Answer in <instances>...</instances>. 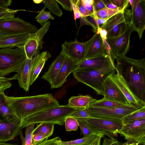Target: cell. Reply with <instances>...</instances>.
Masks as SVG:
<instances>
[{
  "label": "cell",
  "mask_w": 145,
  "mask_h": 145,
  "mask_svg": "<svg viewBox=\"0 0 145 145\" xmlns=\"http://www.w3.org/2000/svg\"><path fill=\"white\" fill-rule=\"evenodd\" d=\"M104 136V135L102 134L99 135L95 140L91 143L87 144L82 145H101V139Z\"/></svg>",
  "instance_id": "f5cc1de1"
},
{
  "label": "cell",
  "mask_w": 145,
  "mask_h": 145,
  "mask_svg": "<svg viewBox=\"0 0 145 145\" xmlns=\"http://www.w3.org/2000/svg\"><path fill=\"white\" fill-rule=\"evenodd\" d=\"M69 116L75 118L84 119L90 117L87 108H78Z\"/></svg>",
  "instance_id": "8d00e7d4"
},
{
  "label": "cell",
  "mask_w": 145,
  "mask_h": 145,
  "mask_svg": "<svg viewBox=\"0 0 145 145\" xmlns=\"http://www.w3.org/2000/svg\"><path fill=\"white\" fill-rule=\"evenodd\" d=\"M12 2L11 0H0V7L8 8Z\"/></svg>",
  "instance_id": "816d5d0a"
},
{
  "label": "cell",
  "mask_w": 145,
  "mask_h": 145,
  "mask_svg": "<svg viewBox=\"0 0 145 145\" xmlns=\"http://www.w3.org/2000/svg\"><path fill=\"white\" fill-rule=\"evenodd\" d=\"M34 61V57L31 60L26 58L19 72L10 78L11 80L18 79L19 86L27 92L30 86L31 74Z\"/></svg>",
  "instance_id": "ffe728a7"
},
{
  "label": "cell",
  "mask_w": 145,
  "mask_h": 145,
  "mask_svg": "<svg viewBox=\"0 0 145 145\" xmlns=\"http://www.w3.org/2000/svg\"><path fill=\"white\" fill-rule=\"evenodd\" d=\"M134 142L129 141V140H127L125 142H121L119 145H127L128 144Z\"/></svg>",
  "instance_id": "9f6ffc18"
},
{
  "label": "cell",
  "mask_w": 145,
  "mask_h": 145,
  "mask_svg": "<svg viewBox=\"0 0 145 145\" xmlns=\"http://www.w3.org/2000/svg\"><path fill=\"white\" fill-rule=\"evenodd\" d=\"M26 57L24 51L18 48H0V76L18 73Z\"/></svg>",
  "instance_id": "5b68a950"
},
{
  "label": "cell",
  "mask_w": 145,
  "mask_h": 145,
  "mask_svg": "<svg viewBox=\"0 0 145 145\" xmlns=\"http://www.w3.org/2000/svg\"><path fill=\"white\" fill-rule=\"evenodd\" d=\"M80 27L84 25H87L92 27L93 29L94 27L93 25L88 20L86 17L81 16L80 18Z\"/></svg>",
  "instance_id": "c3c4849f"
},
{
  "label": "cell",
  "mask_w": 145,
  "mask_h": 145,
  "mask_svg": "<svg viewBox=\"0 0 145 145\" xmlns=\"http://www.w3.org/2000/svg\"><path fill=\"white\" fill-rule=\"evenodd\" d=\"M50 24V21H49L36 32L30 35L23 47L27 59L31 60L40 54L44 43L43 41V37L48 30Z\"/></svg>",
  "instance_id": "8fae6325"
},
{
  "label": "cell",
  "mask_w": 145,
  "mask_h": 145,
  "mask_svg": "<svg viewBox=\"0 0 145 145\" xmlns=\"http://www.w3.org/2000/svg\"><path fill=\"white\" fill-rule=\"evenodd\" d=\"M90 127L97 133L104 135H115L121 129V120L90 117L85 119Z\"/></svg>",
  "instance_id": "30bf717a"
},
{
  "label": "cell",
  "mask_w": 145,
  "mask_h": 145,
  "mask_svg": "<svg viewBox=\"0 0 145 145\" xmlns=\"http://www.w3.org/2000/svg\"><path fill=\"white\" fill-rule=\"evenodd\" d=\"M76 63L66 57L57 75L51 84V88L61 87L67 81L68 75L76 69Z\"/></svg>",
  "instance_id": "44dd1931"
},
{
  "label": "cell",
  "mask_w": 145,
  "mask_h": 145,
  "mask_svg": "<svg viewBox=\"0 0 145 145\" xmlns=\"http://www.w3.org/2000/svg\"><path fill=\"white\" fill-rule=\"evenodd\" d=\"M55 125L54 123H40L34 129L33 133H40L48 138L53 134Z\"/></svg>",
  "instance_id": "f1b7e54d"
},
{
  "label": "cell",
  "mask_w": 145,
  "mask_h": 145,
  "mask_svg": "<svg viewBox=\"0 0 145 145\" xmlns=\"http://www.w3.org/2000/svg\"><path fill=\"white\" fill-rule=\"evenodd\" d=\"M142 107L130 104L121 107L110 108L89 106L87 109L90 117L121 120L125 116Z\"/></svg>",
  "instance_id": "8992f818"
},
{
  "label": "cell",
  "mask_w": 145,
  "mask_h": 145,
  "mask_svg": "<svg viewBox=\"0 0 145 145\" xmlns=\"http://www.w3.org/2000/svg\"><path fill=\"white\" fill-rule=\"evenodd\" d=\"M38 28L29 22L14 17L0 20V34L27 33L36 32Z\"/></svg>",
  "instance_id": "9c48e42d"
},
{
  "label": "cell",
  "mask_w": 145,
  "mask_h": 145,
  "mask_svg": "<svg viewBox=\"0 0 145 145\" xmlns=\"http://www.w3.org/2000/svg\"><path fill=\"white\" fill-rule=\"evenodd\" d=\"M104 96L105 99L114 101L122 104H130L121 90L111 79L109 77L103 85Z\"/></svg>",
  "instance_id": "ac0fdd59"
},
{
  "label": "cell",
  "mask_w": 145,
  "mask_h": 145,
  "mask_svg": "<svg viewBox=\"0 0 145 145\" xmlns=\"http://www.w3.org/2000/svg\"><path fill=\"white\" fill-rule=\"evenodd\" d=\"M144 118H145V107L125 116L121 120L123 125H125Z\"/></svg>",
  "instance_id": "83f0119b"
},
{
  "label": "cell",
  "mask_w": 145,
  "mask_h": 145,
  "mask_svg": "<svg viewBox=\"0 0 145 145\" xmlns=\"http://www.w3.org/2000/svg\"><path fill=\"white\" fill-rule=\"evenodd\" d=\"M131 10L127 8L108 19L100 26L107 31V37H113L124 32L131 22Z\"/></svg>",
  "instance_id": "ba28073f"
},
{
  "label": "cell",
  "mask_w": 145,
  "mask_h": 145,
  "mask_svg": "<svg viewBox=\"0 0 145 145\" xmlns=\"http://www.w3.org/2000/svg\"><path fill=\"white\" fill-rule=\"evenodd\" d=\"M51 57L50 53L44 51L34 57V61L31 70L30 81V86L37 78L46 62Z\"/></svg>",
  "instance_id": "7402d4cb"
},
{
  "label": "cell",
  "mask_w": 145,
  "mask_h": 145,
  "mask_svg": "<svg viewBox=\"0 0 145 145\" xmlns=\"http://www.w3.org/2000/svg\"><path fill=\"white\" fill-rule=\"evenodd\" d=\"M55 1L59 3L64 9L67 11H72V4L70 0H56Z\"/></svg>",
  "instance_id": "f6af8a7d"
},
{
  "label": "cell",
  "mask_w": 145,
  "mask_h": 145,
  "mask_svg": "<svg viewBox=\"0 0 145 145\" xmlns=\"http://www.w3.org/2000/svg\"><path fill=\"white\" fill-rule=\"evenodd\" d=\"M106 7L111 9H116L119 8L112 3L110 0H103Z\"/></svg>",
  "instance_id": "11a10c76"
},
{
  "label": "cell",
  "mask_w": 145,
  "mask_h": 145,
  "mask_svg": "<svg viewBox=\"0 0 145 145\" xmlns=\"http://www.w3.org/2000/svg\"><path fill=\"white\" fill-rule=\"evenodd\" d=\"M110 62L112 63L107 55L86 59L79 63H76V69H99L104 67Z\"/></svg>",
  "instance_id": "603a6c76"
},
{
  "label": "cell",
  "mask_w": 145,
  "mask_h": 145,
  "mask_svg": "<svg viewBox=\"0 0 145 145\" xmlns=\"http://www.w3.org/2000/svg\"><path fill=\"white\" fill-rule=\"evenodd\" d=\"M133 31L132 25L129 24L125 31L121 34L113 37H107L106 41L108 45L112 59L126 56L130 47V38Z\"/></svg>",
  "instance_id": "52a82bcc"
},
{
  "label": "cell",
  "mask_w": 145,
  "mask_h": 145,
  "mask_svg": "<svg viewBox=\"0 0 145 145\" xmlns=\"http://www.w3.org/2000/svg\"><path fill=\"white\" fill-rule=\"evenodd\" d=\"M61 47V52L74 62L78 63L84 59L86 41L80 42L76 39L69 42L65 41L62 44Z\"/></svg>",
  "instance_id": "9a60e30c"
},
{
  "label": "cell",
  "mask_w": 145,
  "mask_h": 145,
  "mask_svg": "<svg viewBox=\"0 0 145 145\" xmlns=\"http://www.w3.org/2000/svg\"><path fill=\"white\" fill-rule=\"evenodd\" d=\"M95 33L99 34L103 40H106L107 39V32L105 29L99 27L97 29Z\"/></svg>",
  "instance_id": "681fc988"
},
{
  "label": "cell",
  "mask_w": 145,
  "mask_h": 145,
  "mask_svg": "<svg viewBox=\"0 0 145 145\" xmlns=\"http://www.w3.org/2000/svg\"><path fill=\"white\" fill-rule=\"evenodd\" d=\"M78 108L67 105L46 109L32 114L22 121V129L31 124L48 123L63 125L66 118Z\"/></svg>",
  "instance_id": "277c9868"
},
{
  "label": "cell",
  "mask_w": 145,
  "mask_h": 145,
  "mask_svg": "<svg viewBox=\"0 0 145 145\" xmlns=\"http://www.w3.org/2000/svg\"><path fill=\"white\" fill-rule=\"evenodd\" d=\"M83 5L89 11L93 14V5L94 0H81Z\"/></svg>",
  "instance_id": "7dc6e473"
},
{
  "label": "cell",
  "mask_w": 145,
  "mask_h": 145,
  "mask_svg": "<svg viewBox=\"0 0 145 145\" xmlns=\"http://www.w3.org/2000/svg\"><path fill=\"white\" fill-rule=\"evenodd\" d=\"M64 123L67 131H76L78 129V124L75 118L68 116L66 118Z\"/></svg>",
  "instance_id": "d590c367"
},
{
  "label": "cell",
  "mask_w": 145,
  "mask_h": 145,
  "mask_svg": "<svg viewBox=\"0 0 145 145\" xmlns=\"http://www.w3.org/2000/svg\"><path fill=\"white\" fill-rule=\"evenodd\" d=\"M96 100L89 95H80L71 97L69 100L67 105L76 108H87Z\"/></svg>",
  "instance_id": "d4e9b609"
},
{
  "label": "cell",
  "mask_w": 145,
  "mask_h": 145,
  "mask_svg": "<svg viewBox=\"0 0 145 145\" xmlns=\"http://www.w3.org/2000/svg\"><path fill=\"white\" fill-rule=\"evenodd\" d=\"M118 133L124 137L127 140L145 145V118L123 125Z\"/></svg>",
  "instance_id": "7c38bea8"
},
{
  "label": "cell",
  "mask_w": 145,
  "mask_h": 145,
  "mask_svg": "<svg viewBox=\"0 0 145 145\" xmlns=\"http://www.w3.org/2000/svg\"><path fill=\"white\" fill-rule=\"evenodd\" d=\"M115 71H115L109 77L121 90L129 102L135 106L145 107V103L139 100L132 93L125 80L116 68Z\"/></svg>",
  "instance_id": "e0dca14e"
},
{
  "label": "cell",
  "mask_w": 145,
  "mask_h": 145,
  "mask_svg": "<svg viewBox=\"0 0 145 145\" xmlns=\"http://www.w3.org/2000/svg\"><path fill=\"white\" fill-rule=\"evenodd\" d=\"M139 143L136 142H134L131 143L127 145H138Z\"/></svg>",
  "instance_id": "94428289"
},
{
  "label": "cell",
  "mask_w": 145,
  "mask_h": 145,
  "mask_svg": "<svg viewBox=\"0 0 145 145\" xmlns=\"http://www.w3.org/2000/svg\"><path fill=\"white\" fill-rule=\"evenodd\" d=\"M74 4L75 5L81 14V16L86 17L93 15V14L87 9L83 5L81 0H78L77 3L75 4Z\"/></svg>",
  "instance_id": "ab89813d"
},
{
  "label": "cell",
  "mask_w": 145,
  "mask_h": 145,
  "mask_svg": "<svg viewBox=\"0 0 145 145\" xmlns=\"http://www.w3.org/2000/svg\"><path fill=\"white\" fill-rule=\"evenodd\" d=\"M101 134H91L80 139L68 141H60L58 145H82L90 144Z\"/></svg>",
  "instance_id": "4316f807"
},
{
  "label": "cell",
  "mask_w": 145,
  "mask_h": 145,
  "mask_svg": "<svg viewBox=\"0 0 145 145\" xmlns=\"http://www.w3.org/2000/svg\"><path fill=\"white\" fill-rule=\"evenodd\" d=\"M110 0L118 8L125 9L127 8L129 6L128 0Z\"/></svg>",
  "instance_id": "ee69618b"
},
{
  "label": "cell",
  "mask_w": 145,
  "mask_h": 145,
  "mask_svg": "<svg viewBox=\"0 0 145 145\" xmlns=\"http://www.w3.org/2000/svg\"><path fill=\"white\" fill-rule=\"evenodd\" d=\"M35 124L28 125L26 127L25 137L24 136L21 130L19 135L22 142V145H32V136L34 129Z\"/></svg>",
  "instance_id": "4dcf8cb0"
},
{
  "label": "cell",
  "mask_w": 145,
  "mask_h": 145,
  "mask_svg": "<svg viewBox=\"0 0 145 145\" xmlns=\"http://www.w3.org/2000/svg\"><path fill=\"white\" fill-rule=\"evenodd\" d=\"M116 60V68L131 91L145 103V58L136 59L125 56Z\"/></svg>",
  "instance_id": "6da1fadb"
},
{
  "label": "cell",
  "mask_w": 145,
  "mask_h": 145,
  "mask_svg": "<svg viewBox=\"0 0 145 145\" xmlns=\"http://www.w3.org/2000/svg\"><path fill=\"white\" fill-rule=\"evenodd\" d=\"M46 8L44 7L35 18L37 21L42 26L48 22L49 20H54L55 18L51 14V12L50 11H46L45 10Z\"/></svg>",
  "instance_id": "836d02e7"
},
{
  "label": "cell",
  "mask_w": 145,
  "mask_h": 145,
  "mask_svg": "<svg viewBox=\"0 0 145 145\" xmlns=\"http://www.w3.org/2000/svg\"><path fill=\"white\" fill-rule=\"evenodd\" d=\"M10 78L0 76V92H4L7 89L10 88L12 84L10 82Z\"/></svg>",
  "instance_id": "f35d334b"
},
{
  "label": "cell",
  "mask_w": 145,
  "mask_h": 145,
  "mask_svg": "<svg viewBox=\"0 0 145 145\" xmlns=\"http://www.w3.org/2000/svg\"><path fill=\"white\" fill-rule=\"evenodd\" d=\"M125 9L119 8L116 9H112L106 7L96 12L94 14L98 17L104 19H108L114 15L124 11Z\"/></svg>",
  "instance_id": "1f68e13d"
},
{
  "label": "cell",
  "mask_w": 145,
  "mask_h": 145,
  "mask_svg": "<svg viewBox=\"0 0 145 145\" xmlns=\"http://www.w3.org/2000/svg\"><path fill=\"white\" fill-rule=\"evenodd\" d=\"M22 121L17 117L0 120V142L12 140L19 135Z\"/></svg>",
  "instance_id": "5bb4252c"
},
{
  "label": "cell",
  "mask_w": 145,
  "mask_h": 145,
  "mask_svg": "<svg viewBox=\"0 0 145 145\" xmlns=\"http://www.w3.org/2000/svg\"><path fill=\"white\" fill-rule=\"evenodd\" d=\"M66 56L61 52L49 66L48 70L41 77L50 85L53 83L60 69Z\"/></svg>",
  "instance_id": "cb8c5ba5"
},
{
  "label": "cell",
  "mask_w": 145,
  "mask_h": 145,
  "mask_svg": "<svg viewBox=\"0 0 145 145\" xmlns=\"http://www.w3.org/2000/svg\"><path fill=\"white\" fill-rule=\"evenodd\" d=\"M43 0H33V2L36 4H39L42 2Z\"/></svg>",
  "instance_id": "680465c9"
},
{
  "label": "cell",
  "mask_w": 145,
  "mask_h": 145,
  "mask_svg": "<svg viewBox=\"0 0 145 145\" xmlns=\"http://www.w3.org/2000/svg\"><path fill=\"white\" fill-rule=\"evenodd\" d=\"M128 1L130 4L131 5V8H132L133 5L134 0H128Z\"/></svg>",
  "instance_id": "91938a15"
},
{
  "label": "cell",
  "mask_w": 145,
  "mask_h": 145,
  "mask_svg": "<svg viewBox=\"0 0 145 145\" xmlns=\"http://www.w3.org/2000/svg\"><path fill=\"white\" fill-rule=\"evenodd\" d=\"M25 10H14L8 8L0 13V20H4L15 17V15L20 11Z\"/></svg>",
  "instance_id": "74e56055"
},
{
  "label": "cell",
  "mask_w": 145,
  "mask_h": 145,
  "mask_svg": "<svg viewBox=\"0 0 145 145\" xmlns=\"http://www.w3.org/2000/svg\"><path fill=\"white\" fill-rule=\"evenodd\" d=\"M86 42L85 59L107 56L104 42L99 34H95Z\"/></svg>",
  "instance_id": "2e32d148"
},
{
  "label": "cell",
  "mask_w": 145,
  "mask_h": 145,
  "mask_svg": "<svg viewBox=\"0 0 145 145\" xmlns=\"http://www.w3.org/2000/svg\"><path fill=\"white\" fill-rule=\"evenodd\" d=\"M93 6V12L106 7L103 0H94Z\"/></svg>",
  "instance_id": "bcb514c9"
},
{
  "label": "cell",
  "mask_w": 145,
  "mask_h": 145,
  "mask_svg": "<svg viewBox=\"0 0 145 145\" xmlns=\"http://www.w3.org/2000/svg\"><path fill=\"white\" fill-rule=\"evenodd\" d=\"M46 137L43 135L39 133H33L32 145H36L43 141Z\"/></svg>",
  "instance_id": "7bdbcfd3"
},
{
  "label": "cell",
  "mask_w": 145,
  "mask_h": 145,
  "mask_svg": "<svg viewBox=\"0 0 145 145\" xmlns=\"http://www.w3.org/2000/svg\"><path fill=\"white\" fill-rule=\"evenodd\" d=\"M88 20L93 25L94 31L95 33L97 31L98 29L96 22L93 15L86 17Z\"/></svg>",
  "instance_id": "db71d44e"
},
{
  "label": "cell",
  "mask_w": 145,
  "mask_h": 145,
  "mask_svg": "<svg viewBox=\"0 0 145 145\" xmlns=\"http://www.w3.org/2000/svg\"><path fill=\"white\" fill-rule=\"evenodd\" d=\"M0 145H19L16 144L6 143H5L0 142Z\"/></svg>",
  "instance_id": "6f0895ef"
},
{
  "label": "cell",
  "mask_w": 145,
  "mask_h": 145,
  "mask_svg": "<svg viewBox=\"0 0 145 145\" xmlns=\"http://www.w3.org/2000/svg\"><path fill=\"white\" fill-rule=\"evenodd\" d=\"M131 23L133 31L137 32L141 40L145 29V0H134L131 10Z\"/></svg>",
  "instance_id": "4fadbf2b"
},
{
  "label": "cell",
  "mask_w": 145,
  "mask_h": 145,
  "mask_svg": "<svg viewBox=\"0 0 145 145\" xmlns=\"http://www.w3.org/2000/svg\"><path fill=\"white\" fill-rule=\"evenodd\" d=\"M42 3L44 7L48 8L52 14L59 17L62 15V10L55 0H43Z\"/></svg>",
  "instance_id": "d6a6232c"
},
{
  "label": "cell",
  "mask_w": 145,
  "mask_h": 145,
  "mask_svg": "<svg viewBox=\"0 0 145 145\" xmlns=\"http://www.w3.org/2000/svg\"><path fill=\"white\" fill-rule=\"evenodd\" d=\"M7 98L12 110L22 121L34 114L59 105V101L50 93L24 97L7 96Z\"/></svg>",
  "instance_id": "7a4b0ae2"
},
{
  "label": "cell",
  "mask_w": 145,
  "mask_h": 145,
  "mask_svg": "<svg viewBox=\"0 0 145 145\" xmlns=\"http://www.w3.org/2000/svg\"><path fill=\"white\" fill-rule=\"evenodd\" d=\"M30 35L27 33L0 34V48L16 47L23 50V46Z\"/></svg>",
  "instance_id": "d6986e66"
},
{
  "label": "cell",
  "mask_w": 145,
  "mask_h": 145,
  "mask_svg": "<svg viewBox=\"0 0 145 145\" xmlns=\"http://www.w3.org/2000/svg\"><path fill=\"white\" fill-rule=\"evenodd\" d=\"M126 105L117 102L107 100L103 98L101 99H97L89 106L102 108H110L121 107Z\"/></svg>",
  "instance_id": "f546056e"
},
{
  "label": "cell",
  "mask_w": 145,
  "mask_h": 145,
  "mask_svg": "<svg viewBox=\"0 0 145 145\" xmlns=\"http://www.w3.org/2000/svg\"><path fill=\"white\" fill-rule=\"evenodd\" d=\"M61 140V138L59 137L49 140L47 138L41 143L36 145H58L59 142Z\"/></svg>",
  "instance_id": "b9f144b4"
},
{
  "label": "cell",
  "mask_w": 145,
  "mask_h": 145,
  "mask_svg": "<svg viewBox=\"0 0 145 145\" xmlns=\"http://www.w3.org/2000/svg\"><path fill=\"white\" fill-rule=\"evenodd\" d=\"M76 118L80 128L81 133L83 137H86L91 134H99L96 133L90 127L85 119Z\"/></svg>",
  "instance_id": "e575fe53"
},
{
  "label": "cell",
  "mask_w": 145,
  "mask_h": 145,
  "mask_svg": "<svg viewBox=\"0 0 145 145\" xmlns=\"http://www.w3.org/2000/svg\"><path fill=\"white\" fill-rule=\"evenodd\" d=\"M114 136L113 134H110L107 135L109 138L105 137L101 145H119L121 142H119Z\"/></svg>",
  "instance_id": "60d3db41"
},
{
  "label": "cell",
  "mask_w": 145,
  "mask_h": 145,
  "mask_svg": "<svg viewBox=\"0 0 145 145\" xmlns=\"http://www.w3.org/2000/svg\"><path fill=\"white\" fill-rule=\"evenodd\" d=\"M115 65L110 62L99 69H76L73 76L79 82L93 89L99 95L104 96L103 85L106 79L115 71Z\"/></svg>",
  "instance_id": "3957f363"
},
{
  "label": "cell",
  "mask_w": 145,
  "mask_h": 145,
  "mask_svg": "<svg viewBox=\"0 0 145 145\" xmlns=\"http://www.w3.org/2000/svg\"><path fill=\"white\" fill-rule=\"evenodd\" d=\"M71 2L72 4V10L74 12V20H76L77 19L79 18L81 16L75 5L71 1Z\"/></svg>",
  "instance_id": "f907efd6"
},
{
  "label": "cell",
  "mask_w": 145,
  "mask_h": 145,
  "mask_svg": "<svg viewBox=\"0 0 145 145\" xmlns=\"http://www.w3.org/2000/svg\"><path fill=\"white\" fill-rule=\"evenodd\" d=\"M16 117L9 105L7 96L4 92H0V120Z\"/></svg>",
  "instance_id": "484cf974"
}]
</instances>
